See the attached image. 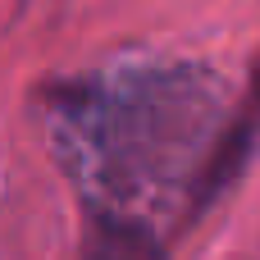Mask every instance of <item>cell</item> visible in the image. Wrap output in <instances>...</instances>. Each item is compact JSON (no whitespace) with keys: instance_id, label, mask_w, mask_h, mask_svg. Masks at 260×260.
<instances>
[{"instance_id":"1","label":"cell","mask_w":260,"mask_h":260,"mask_svg":"<svg viewBox=\"0 0 260 260\" xmlns=\"http://www.w3.org/2000/svg\"><path fill=\"white\" fill-rule=\"evenodd\" d=\"M256 151H260V55L251 59L242 101L224 114L215 142L206 146V155L197 160V169L187 178V197H183V210L174 219V238H183L187 229H197L210 215V206L247 174V165H251Z\"/></svg>"},{"instance_id":"2","label":"cell","mask_w":260,"mask_h":260,"mask_svg":"<svg viewBox=\"0 0 260 260\" xmlns=\"http://www.w3.org/2000/svg\"><path fill=\"white\" fill-rule=\"evenodd\" d=\"M73 260H169V238H160L142 215L87 201Z\"/></svg>"}]
</instances>
